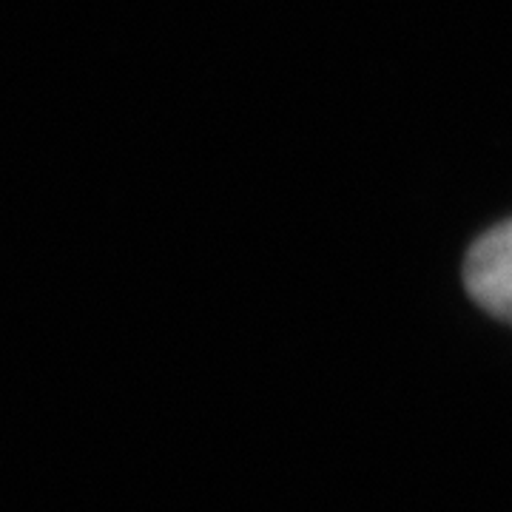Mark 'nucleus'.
<instances>
[{
    "instance_id": "f257e3e1",
    "label": "nucleus",
    "mask_w": 512,
    "mask_h": 512,
    "mask_svg": "<svg viewBox=\"0 0 512 512\" xmlns=\"http://www.w3.org/2000/svg\"><path fill=\"white\" fill-rule=\"evenodd\" d=\"M464 285L478 308L512 325V220L473 242L464 259Z\"/></svg>"
}]
</instances>
